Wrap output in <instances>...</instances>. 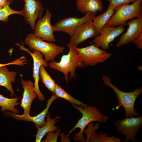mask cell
Listing matches in <instances>:
<instances>
[{"instance_id": "obj_15", "label": "cell", "mask_w": 142, "mask_h": 142, "mask_svg": "<svg viewBox=\"0 0 142 142\" xmlns=\"http://www.w3.org/2000/svg\"><path fill=\"white\" fill-rule=\"evenodd\" d=\"M57 98L53 94L47 101L46 108L40 113L35 116H31L29 115H19L7 111L4 113V114L6 116L11 117L18 120L33 122L35 124V126L37 128H40L44 126L45 123V118L48 112L49 109L53 101Z\"/></svg>"}, {"instance_id": "obj_10", "label": "cell", "mask_w": 142, "mask_h": 142, "mask_svg": "<svg viewBox=\"0 0 142 142\" xmlns=\"http://www.w3.org/2000/svg\"><path fill=\"white\" fill-rule=\"evenodd\" d=\"M123 26L112 27L105 25L99 35L95 37L93 42L96 46L101 47L103 50L108 49L109 44L115 39L122 34L125 30Z\"/></svg>"}, {"instance_id": "obj_3", "label": "cell", "mask_w": 142, "mask_h": 142, "mask_svg": "<svg viewBox=\"0 0 142 142\" xmlns=\"http://www.w3.org/2000/svg\"><path fill=\"white\" fill-rule=\"evenodd\" d=\"M69 48L68 53L62 55L60 61L58 62L54 60L48 63V66L51 68L57 70L63 73L66 82H69L68 74L70 73V79H75L76 76L75 70L76 68H85L82 62L79 59L75 47L69 42L67 44Z\"/></svg>"}, {"instance_id": "obj_13", "label": "cell", "mask_w": 142, "mask_h": 142, "mask_svg": "<svg viewBox=\"0 0 142 142\" xmlns=\"http://www.w3.org/2000/svg\"><path fill=\"white\" fill-rule=\"evenodd\" d=\"M93 20L84 23L78 26L70 36L69 43L74 47L90 38L98 34L93 23Z\"/></svg>"}, {"instance_id": "obj_32", "label": "cell", "mask_w": 142, "mask_h": 142, "mask_svg": "<svg viewBox=\"0 0 142 142\" xmlns=\"http://www.w3.org/2000/svg\"><path fill=\"white\" fill-rule=\"evenodd\" d=\"M23 1H24V0H23Z\"/></svg>"}, {"instance_id": "obj_6", "label": "cell", "mask_w": 142, "mask_h": 142, "mask_svg": "<svg viewBox=\"0 0 142 142\" xmlns=\"http://www.w3.org/2000/svg\"><path fill=\"white\" fill-rule=\"evenodd\" d=\"M75 48L85 68L103 63L112 55L111 53L101 49L94 44L82 48L75 47Z\"/></svg>"}, {"instance_id": "obj_11", "label": "cell", "mask_w": 142, "mask_h": 142, "mask_svg": "<svg viewBox=\"0 0 142 142\" xmlns=\"http://www.w3.org/2000/svg\"><path fill=\"white\" fill-rule=\"evenodd\" d=\"M51 18V13L47 9L44 16L39 18L36 23L33 33L36 37L44 41L53 42L56 39L50 23Z\"/></svg>"}, {"instance_id": "obj_18", "label": "cell", "mask_w": 142, "mask_h": 142, "mask_svg": "<svg viewBox=\"0 0 142 142\" xmlns=\"http://www.w3.org/2000/svg\"><path fill=\"white\" fill-rule=\"evenodd\" d=\"M6 66L0 67V86L6 88L10 93V96L13 98L15 92L12 87V83L15 80L17 72L14 71H10Z\"/></svg>"}, {"instance_id": "obj_1", "label": "cell", "mask_w": 142, "mask_h": 142, "mask_svg": "<svg viewBox=\"0 0 142 142\" xmlns=\"http://www.w3.org/2000/svg\"><path fill=\"white\" fill-rule=\"evenodd\" d=\"M73 105L75 109L80 112L82 116L74 127L69 131V134L70 135L76 128H79V131L75 134L73 139L75 141L85 142L86 139L83 137V134L86 126L93 121L102 123L106 122L108 117L107 115L102 114L99 109L95 106L87 105L81 106L74 104Z\"/></svg>"}, {"instance_id": "obj_8", "label": "cell", "mask_w": 142, "mask_h": 142, "mask_svg": "<svg viewBox=\"0 0 142 142\" xmlns=\"http://www.w3.org/2000/svg\"><path fill=\"white\" fill-rule=\"evenodd\" d=\"M21 45L18 43H14L19 47L20 50L25 51L29 53L33 59V77L34 80V89L37 94L39 99L40 101H43L44 100V97L40 92L38 85L40 78V68L41 65H43L44 68L47 67L48 66V63L45 61L43 58V55L40 52L37 50H34L32 52L24 47L23 42H21Z\"/></svg>"}, {"instance_id": "obj_29", "label": "cell", "mask_w": 142, "mask_h": 142, "mask_svg": "<svg viewBox=\"0 0 142 142\" xmlns=\"http://www.w3.org/2000/svg\"><path fill=\"white\" fill-rule=\"evenodd\" d=\"M135 45L137 48L142 49V33H140L132 42Z\"/></svg>"}, {"instance_id": "obj_17", "label": "cell", "mask_w": 142, "mask_h": 142, "mask_svg": "<svg viewBox=\"0 0 142 142\" xmlns=\"http://www.w3.org/2000/svg\"><path fill=\"white\" fill-rule=\"evenodd\" d=\"M76 6L78 11L84 14L87 12H101L104 8L101 0H76Z\"/></svg>"}, {"instance_id": "obj_22", "label": "cell", "mask_w": 142, "mask_h": 142, "mask_svg": "<svg viewBox=\"0 0 142 142\" xmlns=\"http://www.w3.org/2000/svg\"><path fill=\"white\" fill-rule=\"evenodd\" d=\"M89 139V142H120V139L117 137L113 136L109 137L108 136V133L104 132L103 133L101 132L98 134L97 132L94 130L92 132Z\"/></svg>"}, {"instance_id": "obj_23", "label": "cell", "mask_w": 142, "mask_h": 142, "mask_svg": "<svg viewBox=\"0 0 142 142\" xmlns=\"http://www.w3.org/2000/svg\"><path fill=\"white\" fill-rule=\"evenodd\" d=\"M53 94L57 98H60L65 99L72 104L81 106L87 105L72 97L57 84H56L54 92Z\"/></svg>"}, {"instance_id": "obj_20", "label": "cell", "mask_w": 142, "mask_h": 142, "mask_svg": "<svg viewBox=\"0 0 142 142\" xmlns=\"http://www.w3.org/2000/svg\"><path fill=\"white\" fill-rule=\"evenodd\" d=\"M116 7L110 4L106 10L102 14L95 17L93 20V24L99 35L102 28L113 15L115 12Z\"/></svg>"}, {"instance_id": "obj_12", "label": "cell", "mask_w": 142, "mask_h": 142, "mask_svg": "<svg viewBox=\"0 0 142 142\" xmlns=\"http://www.w3.org/2000/svg\"><path fill=\"white\" fill-rule=\"evenodd\" d=\"M22 15L26 22L33 30L37 19L42 17L44 7L40 1L36 0H24Z\"/></svg>"}, {"instance_id": "obj_16", "label": "cell", "mask_w": 142, "mask_h": 142, "mask_svg": "<svg viewBox=\"0 0 142 142\" xmlns=\"http://www.w3.org/2000/svg\"><path fill=\"white\" fill-rule=\"evenodd\" d=\"M21 83L23 89L22 98L20 103V106L24 110V115H29L31 105L33 100L38 97L34 91V83L30 80H25L22 78Z\"/></svg>"}, {"instance_id": "obj_24", "label": "cell", "mask_w": 142, "mask_h": 142, "mask_svg": "<svg viewBox=\"0 0 142 142\" xmlns=\"http://www.w3.org/2000/svg\"><path fill=\"white\" fill-rule=\"evenodd\" d=\"M13 0H8L5 5L0 9V21L7 22H8V17L13 14H19L22 15V10L18 11L13 10L10 7V5L13 3Z\"/></svg>"}, {"instance_id": "obj_5", "label": "cell", "mask_w": 142, "mask_h": 142, "mask_svg": "<svg viewBox=\"0 0 142 142\" xmlns=\"http://www.w3.org/2000/svg\"><path fill=\"white\" fill-rule=\"evenodd\" d=\"M25 43L29 49L33 51L37 50L44 57L45 61L48 62L53 60L60 54L63 52L64 47L58 45L52 42H45L36 37L33 33L28 34L25 39Z\"/></svg>"}, {"instance_id": "obj_2", "label": "cell", "mask_w": 142, "mask_h": 142, "mask_svg": "<svg viewBox=\"0 0 142 142\" xmlns=\"http://www.w3.org/2000/svg\"><path fill=\"white\" fill-rule=\"evenodd\" d=\"M102 79L104 84L113 89L115 93L118 104L115 108L118 109L122 106L124 108L126 118H131L140 115L139 113L134 109L135 100L139 95L142 93L141 87L136 89L133 91L125 92L119 90L111 82V79L107 76L103 75Z\"/></svg>"}, {"instance_id": "obj_7", "label": "cell", "mask_w": 142, "mask_h": 142, "mask_svg": "<svg viewBox=\"0 0 142 142\" xmlns=\"http://www.w3.org/2000/svg\"><path fill=\"white\" fill-rule=\"evenodd\" d=\"M114 124L118 133L125 136L124 142H127L130 140L133 142H138L135 137L142 126V116L125 117L116 121Z\"/></svg>"}, {"instance_id": "obj_19", "label": "cell", "mask_w": 142, "mask_h": 142, "mask_svg": "<svg viewBox=\"0 0 142 142\" xmlns=\"http://www.w3.org/2000/svg\"><path fill=\"white\" fill-rule=\"evenodd\" d=\"M47 120L44 126L40 128H37V131L36 137V142H40L43 137L48 133L50 131H55L58 130V127L55 125V123L59 121L56 120L60 118L59 116H57L54 119H52L50 117V113L48 112L47 115Z\"/></svg>"}, {"instance_id": "obj_25", "label": "cell", "mask_w": 142, "mask_h": 142, "mask_svg": "<svg viewBox=\"0 0 142 142\" xmlns=\"http://www.w3.org/2000/svg\"><path fill=\"white\" fill-rule=\"evenodd\" d=\"M39 76L42 82L45 87L53 94L56 84L45 69L43 65L40 68Z\"/></svg>"}, {"instance_id": "obj_4", "label": "cell", "mask_w": 142, "mask_h": 142, "mask_svg": "<svg viewBox=\"0 0 142 142\" xmlns=\"http://www.w3.org/2000/svg\"><path fill=\"white\" fill-rule=\"evenodd\" d=\"M115 10V13L105 25L124 26L128 20L135 18H142V0H137L131 4L120 5L116 7Z\"/></svg>"}, {"instance_id": "obj_21", "label": "cell", "mask_w": 142, "mask_h": 142, "mask_svg": "<svg viewBox=\"0 0 142 142\" xmlns=\"http://www.w3.org/2000/svg\"><path fill=\"white\" fill-rule=\"evenodd\" d=\"M21 98H17V97L14 98H9L0 94V106L2 108L3 111L10 110L13 113H18L19 110L15 107V106L20 104V102L17 101Z\"/></svg>"}, {"instance_id": "obj_26", "label": "cell", "mask_w": 142, "mask_h": 142, "mask_svg": "<svg viewBox=\"0 0 142 142\" xmlns=\"http://www.w3.org/2000/svg\"><path fill=\"white\" fill-rule=\"evenodd\" d=\"M27 60L25 57L22 56L19 58L17 59L12 62L5 64H0V67L3 66L12 65H16L23 66L27 64Z\"/></svg>"}, {"instance_id": "obj_27", "label": "cell", "mask_w": 142, "mask_h": 142, "mask_svg": "<svg viewBox=\"0 0 142 142\" xmlns=\"http://www.w3.org/2000/svg\"><path fill=\"white\" fill-rule=\"evenodd\" d=\"M60 130L59 129L57 132L54 133L53 131H50L47 133V135L46 138L43 142H57L59 135L60 134Z\"/></svg>"}, {"instance_id": "obj_9", "label": "cell", "mask_w": 142, "mask_h": 142, "mask_svg": "<svg viewBox=\"0 0 142 142\" xmlns=\"http://www.w3.org/2000/svg\"><path fill=\"white\" fill-rule=\"evenodd\" d=\"M96 13L87 12L81 18L70 17L61 19L53 26V31H61L70 36L75 29L82 24L93 20Z\"/></svg>"}, {"instance_id": "obj_28", "label": "cell", "mask_w": 142, "mask_h": 142, "mask_svg": "<svg viewBox=\"0 0 142 142\" xmlns=\"http://www.w3.org/2000/svg\"><path fill=\"white\" fill-rule=\"evenodd\" d=\"M109 3V4L115 6L117 7L120 5L125 4H128L130 3H134L137 0H106Z\"/></svg>"}, {"instance_id": "obj_30", "label": "cell", "mask_w": 142, "mask_h": 142, "mask_svg": "<svg viewBox=\"0 0 142 142\" xmlns=\"http://www.w3.org/2000/svg\"><path fill=\"white\" fill-rule=\"evenodd\" d=\"M69 134L67 135L64 134L63 133L60 134V136L61 137V140L60 141L61 142H69L70 140L69 139Z\"/></svg>"}, {"instance_id": "obj_31", "label": "cell", "mask_w": 142, "mask_h": 142, "mask_svg": "<svg viewBox=\"0 0 142 142\" xmlns=\"http://www.w3.org/2000/svg\"><path fill=\"white\" fill-rule=\"evenodd\" d=\"M8 0H0V9L2 8L6 4Z\"/></svg>"}, {"instance_id": "obj_14", "label": "cell", "mask_w": 142, "mask_h": 142, "mask_svg": "<svg viewBox=\"0 0 142 142\" xmlns=\"http://www.w3.org/2000/svg\"><path fill=\"white\" fill-rule=\"evenodd\" d=\"M126 25L129 27L126 32L120 36L115 47H119L132 42L140 33H142V18H136L127 21Z\"/></svg>"}]
</instances>
